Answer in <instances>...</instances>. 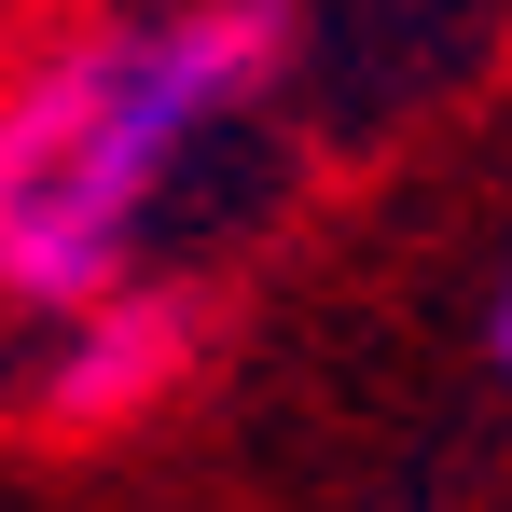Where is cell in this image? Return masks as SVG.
Here are the masks:
<instances>
[{
    "instance_id": "6da1fadb",
    "label": "cell",
    "mask_w": 512,
    "mask_h": 512,
    "mask_svg": "<svg viewBox=\"0 0 512 512\" xmlns=\"http://www.w3.org/2000/svg\"><path fill=\"white\" fill-rule=\"evenodd\" d=\"M277 70V0H125L0 84V305L70 319L139 291V250Z\"/></svg>"
},
{
    "instance_id": "7a4b0ae2",
    "label": "cell",
    "mask_w": 512,
    "mask_h": 512,
    "mask_svg": "<svg viewBox=\"0 0 512 512\" xmlns=\"http://www.w3.org/2000/svg\"><path fill=\"white\" fill-rule=\"evenodd\" d=\"M167 374H180V305L167 291H111V305H70V319H56V346H42V416L56 429H111V416H139Z\"/></svg>"
},
{
    "instance_id": "3957f363",
    "label": "cell",
    "mask_w": 512,
    "mask_h": 512,
    "mask_svg": "<svg viewBox=\"0 0 512 512\" xmlns=\"http://www.w3.org/2000/svg\"><path fill=\"white\" fill-rule=\"evenodd\" d=\"M499 360H512V291H499Z\"/></svg>"
}]
</instances>
